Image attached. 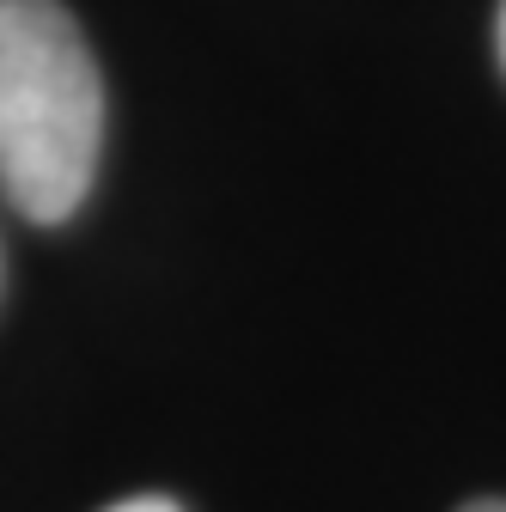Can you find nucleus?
I'll return each instance as SVG.
<instances>
[{"mask_svg": "<svg viewBox=\"0 0 506 512\" xmlns=\"http://www.w3.org/2000/svg\"><path fill=\"white\" fill-rule=\"evenodd\" d=\"M104 80L61 0H0V196L25 220H68L98 171Z\"/></svg>", "mask_w": 506, "mask_h": 512, "instance_id": "nucleus-1", "label": "nucleus"}, {"mask_svg": "<svg viewBox=\"0 0 506 512\" xmlns=\"http://www.w3.org/2000/svg\"><path fill=\"white\" fill-rule=\"evenodd\" d=\"M110 512H177V506L159 500V494H141V500H122V506H110Z\"/></svg>", "mask_w": 506, "mask_h": 512, "instance_id": "nucleus-2", "label": "nucleus"}, {"mask_svg": "<svg viewBox=\"0 0 506 512\" xmlns=\"http://www.w3.org/2000/svg\"><path fill=\"white\" fill-rule=\"evenodd\" d=\"M494 43H500V68H506V0H500V25H494Z\"/></svg>", "mask_w": 506, "mask_h": 512, "instance_id": "nucleus-3", "label": "nucleus"}, {"mask_svg": "<svg viewBox=\"0 0 506 512\" xmlns=\"http://www.w3.org/2000/svg\"><path fill=\"white\" fill-rule=\"evenodd\" d=\"M464 512H506V500H476V506H464Z\"/></svg>", "mask_w": 506, "mask_h": 512, "instance_id": "nucleus-4", "label": "nucleus"}]
</instances>
